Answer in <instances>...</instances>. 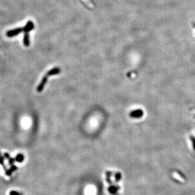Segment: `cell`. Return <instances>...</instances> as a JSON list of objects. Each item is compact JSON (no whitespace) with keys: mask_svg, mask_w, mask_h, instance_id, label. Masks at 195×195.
<instances>
[{"mask_svg":"<svg viewBox=\"0 0 195 195\" xmlns=\"http://www.w3.org/2000/svg\"><path fill=\"white\" fill-rule=\"evenodd\" d=\"M61 72V69H60L59 67H54L47 72L46 74L43 77L41 82L39 84V85L37 87L36 90L38 92H41L43 89H44L45 86L46 85L47 82L48 77L50 76L58 75L59 73Z\"/></svg>","mask_w":195,"mask_h":195,"instance_id":"1","label":"cell"},{"mask_svg":"<svg viewBox=\"0 0 195 195\" xmlns=\"http://www.w3.org/2000/svg\"><path fill=\"white\" fill-rule=\"evenodd\" d=\"M130 117L132 118L138 119L142 118L144 116V111L141 109H137L133 110L130 113Z\"/></svg>","mask_w":195,"mask_h":195,"instance_id":"2","label":"cell"},{"mask_svg":"<svg viewBox=\"0 0 195 195\" xmlns=\"http://www.w3.org/2000/svg\"><path fill=\"white\" fill-rule=\"evenodd\" d=\"M18 167H17L16 165H11V167H10L9 169H7V170L5 171L6 174L8 176H11L12 173L15 172V171L18 170Z\"/></svg>","mask_w":195,"mask_h":195,"instance_id":"3","label":"cell"},{"mask_svg":"<svg viewBox=\"0 0 195 195\" xmlns=\"http://www.w3.org/2000/svg\"><path fill=\"white\" fill-rule=\"evenodd\" d=\"M22 29L21 28H17L14 30H13V31H9L7 33V36L9 37H12L13 36L16 35L17 34H18L20 32L22 31Z\"/></svg>","mask_w":195,"mask_h":195,"instance_id":"4","label":"cell"},{"mask_svg":"<svg viewBox=\"0 0 195 195\" xmlns=\"http://www.w3.org/2000/svg\"><path fill=\"white\" fill-rule=\"evenodd\" d=\"M15 162H17L18 163H22L25 159L24 155L22 153H19L18 154H17L15 158Z\"/></svg>","mask_w":195,"mask_h":195,"instance_id":"5","label":"cell"},{"mask_svg":"<svg viewBox=\"0 0 195 195\" xmlns=\"http://www.w3.org/2000/svg\"><path fill=\"white\" fill-rule=\"evenodd\" d=\"M33 28H34V24H33V23L32 21H29L27 23V25L25 27L24 30H25V31L28 32V31H31V30H32Z\"/></svg>","mask_w":195,"mask_h":195,"instance_id":"6","label":"cell"},{"mask_svg":"<svg viewBox=\"0 0 195 195\" xmlns=\"http://www.w3.org/2000/svg\"><path fill=\"white\" fill-rule=\"evenodd\" d=\"M0 165L2 166L3 170L5 171H6L7 170V167L6 166L5 164V157L2 155L1 152H0Z\"/></svg>","mask_w":195,"mask_h":195,"instance_id":"7","label":"cell"},{"mask_svg":"<svg viewBox=\"0 0 195 195\" xmlns=\"http://www.w3.org/2000/svg\"><path fill=\"white\" fill-rule=\"evenodd\" d=\"M23 43H24V45L25 46L28 47L29 45V35L28 34H26L24 36V39H23Z\"/></svg>","mask_w":195,"mask_h":195,"instance_id":"8","label":"cell"},{"mask_svg":"<svg viewBox=\"0 0 195 195\" xmlns=\"http://www.w3.org/2000/svg\"><path fill=\"white\" fill-rule=\"evenodd\" d=\"M9 195H23V194L22 192H19V191H12L10 192Z\"/></svg>","mask_w":195,"mask_h":195,"instance_id":"9","label":"cell"},{"mask_svg":"<svg viewBox=\"0 0 195 195\" xmlns=\"http://www.w3.org/2000/svg\"><path fill=\"white\" fill-rule=\"evenodd\" d=\"M190 139L192 142V146L193 147V149L195 151V137L193 136H190Z\"/></svg>","mask_w":195,"mask_h":195,"instance_id":"10","label":"cell"},{"mask_svg":"<svg viewBox=\"0 0 195 195\" xmlns=\"http://www.w3.org/2000/svg\"><path fill=\"white\" fill-rule=\"evenodd\" d=\"M15 162V158H11L8 160V164L10 165H14Z\"/></svg>","mask_w":195,"mask_h":195,"instance_id":"11","label":"cell"},{"mask_svg":"<svg viewBox=\"0 0 195 195\" xmlns=\"http://www.w3.org/2000/svg\"><path fill=\"white\" fill-rule=\"evenodd\" d=\"M3 156H4L5 158H6V159H7L8 160L11 158V155H10V154L8 153H7V152H5L4 153V154H3Z\"/></svg>","mask_w":195,"mask_h":195,"instance_id":"12","label":"cell"},{"mask_svg":"<svg viewBox=\"0 0 195 195\" xmlns=\"http://www.w3.org/2000/svg\"><path fill=\"white\" fill-rule=\"evenodd\" d=\"M89 1H90V2H91L92 3H93V4L94 5H95V2H94L93 1V0H89Z\"/></svg>","mask_w":195,"mask_h":195,"instance_id":"13","label":"cell"}]
</instances>
